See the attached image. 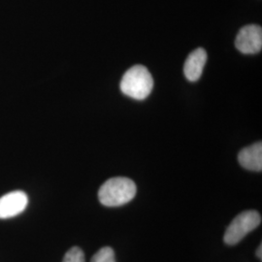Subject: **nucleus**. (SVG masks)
I'll use <instances>...</instances> for the list:
<instances>
[{"mask_svg":"<svg viewBox=\"0 0 262 262\" xmlns=\"http://www.w3.org/2000/svg\"><path fill=\"white\" fill-rule=\"evenodd\" d=\"M136 185L128 178L115 177L106 181L98 191L100 203L106 207H121L136 195Z\"/></svg>","mask_w":262,"mask_h":262,"instance_id":"nucleus-1","label":"nucleus"},{"mask_svg":"<svg viewBox=\"0 0 262 262\" xmlns=\"http://www.w3.org/2000/svg\"><path fill=\"white\" fill-rule=\"evenodd\" d=\"M154 79L147 67L132 66L125 72L121 82L122 94L136 100L146 99L152 90Z\"/></svg>","mask_w":262,"mask_h":262,"instance_id":"nucleus-2","label":"nucleus"},{"mask_svg":"<svg viewBox=\"0 0 262 262\" xmlns=\"http://www.w3.org/2000/svg\"><path fill=\"white\" fill-rule=\"evenodd\" d=\"M261 223V215L254 210L245 211L236 215L233 221L228 225L224 241L228 246H235L240 243L244 238L251 233Z\"/></svg>","mask_w":262,"mask_h":262,"instance_id":"nucleus-3","label":"nucleus"},{"mask_svg":"<svg viewBox=\"0 0 262 262\" xmlns=\"http://www.w3.org/2000/svg\"><path fill=\"white\" fill-rule=\"evenodd\" d=\"M235 46L243 54H256L261 51L262 29L259 26L249 25L240 29Z\"/></svg>","mask_w":262,"mask_h":262,"instance_id":"nucleus-4","label":"nucleus"},{"mask_svg":"<svg viewBox=\"0 0 262 262\" xmlns=\"http://www.w3.org/2000/svg\"><path fill=\"white\" fill-rule=\"evenodd\" d=\"M28 204V197L24 191L16 190L0 197V219L6 220L23 213Z\"/></svg>","mask_w":262,"mask_h":262,"instance_id":"nucleus-5","label":"nucleus"},{"mask_svg":"<svg viewBox=\"0 0 262 262\" xmlns=\"http://www.w3.org/2000/svg\"><path fill=\"white\" fill-rule=\"evenodd\" d=\"M206 60V51L202 48H198L189 54L184 66V72L188 81L196 82L199 80L202 75Z\"/></svg>","mask_w":262,"mask_h":262,"instance_id":"nucleus-6","label":"nucleus"},{"mask_svg":"<svg viewBox=\"0 0 262 262\" xmlns=\"http://www.w3.org/2000/svg\"><path fill=\"white\" fill-rule=\"evenodd\" d=\"M238 160L241 166L247 170L261 172L262 143L257 142L241 150L238 155Z\"/></svg>","mask_w":262,"mask_h":262,"instance_id":"nucleus-7","label":"nucleus"},{"mask_svg":"<svg viewBox=\"0 0 262 262\" xmlns=\"http://www.w3.org/2000/svg\"><path fill=\"white\" fill-rule=\"evenodd\" d=\"M91 262H117V260L112 248L103 247L95 253Z\"/></svg>","mask_w":262,"mask_h":262,"instance_id":"nucleus-8","label":"nucleus"},{"mask_svg":"<svg viewBox=\"0 0 262 262\" xmlns=\"http://www.w3.org/2000/svg\"><path fill=\"white\" fill-rule=\"evenodd\" d=\"M62 262H85L84 252L79 247H73L66 253Z\"/></svg>","mask_w":262,"mask_h":262,"instance_id":"nucleus-9","label":"nucleus"},{"mask_svg":"<svg viewBox=\"0 0 262 262\" xmlns=\"http://www.w3.org/2000/svg\"><path fill=\"white\" fill-rule=\"evenodd\" d=\"M256 256L261 260L262 259V245L260 244L259 245V247H258V249L256 250Z\"/></svg>","mask_w":262,"mask_h":262,"instance_id":"nucleus-10","label":"nucleus"}]
</instances>
